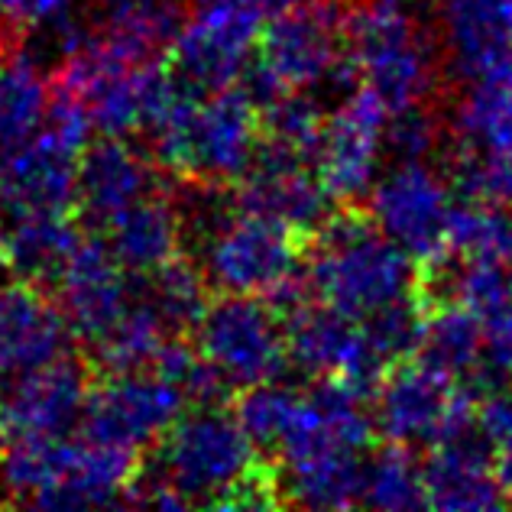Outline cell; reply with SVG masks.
I'll list each match as a JSON object with an SVG mask.
<instances>
[{"label": "cell", "instance_id": "1", "mask_svg": "<svg viewBox=\"0 0 512 512\" xmlns=\"http://www.w3.org/2000/svg\"><path fill=\"white\" fill-rule=\"evenodd\" d=\"M260 470V451L234 412L221 406H188L156 438L153 464L140 461L127 503L156 509H182L192 503L227 506Z\"/></svg>", "mask_w": 512, "mask_h": 512}, {"label": "cell", "instance_id": "2", "mask_svg": "<svg viewBox=\"0 0 512 512\" xmlns=\"http://www.w3.org/2000/svg\"><path fill=\"white\" fill-rule=\"evenodd\" d=\"M308 295L347 318H367L419 289V266L360 205L334 208L308 240Z\"/></svg>", "mask_w": 512, "mask_h": 512}, {"label": "cell", "instance_id": "3", "mask_svg": "<svg viewBox=\"0 0 512 512\" xmlns=\"http://www.w3.org/2000/svg\"><path fill=\"white\" fill-rule=\"evenodd\" d=\"M140 451L88 438H7L0 448V490L10 503L39 509H88L127 503Z\"/></svg>", "mask_w": 512, "mask_h": 512}, {"label": "cell", "instance_id": "4", "mask_svg": "<svg viewBox=\"0 0 512 512\" xmlns=\"http://www.w3.org/2000/svg\"><path fill=\"white\" fill-rule=\"evenodd\" d=\"M153 163L195 185H234L260 150V111L237 85L188 91L146 130Z\"/></svg>", "mask_w": 512, "mask_h": 512}, {"label": "cell", "instance_id": "5", "mask_svg": "<svg viewBox=\"0 0 512 512\" xmlns=\"http://www.w3.org/2000/svg\"><path fill=\"white\" fill-rule=\"evenodd\" d=\"M419 0H360L344 10L357 82L383 101L389 114L425 104L435 88V49L415 17Z\"/></svg>", "mask_w": 512, "mask_h": 512}, {"label": "cell", "instance_id": "6", "mask_svg": "<svg viewBox=\"0 0 512 512\" xmlns=\"http://www.w3.org/2000/svg\"><path fill=\"white\" fill-rule=\"evenodd\" d=\"M308 240L266 214L234 205L218 224L201 234V276L211 292L224 295H269L279 282L299 273V256Z\"/></svg>", "mask_w": 512, "mask_h": 512}, {"label": "cell", "instance_id": "7", "mask_svg": "<svg viewBox=\"0 0 512 512\" xmlns=\"http://www.w3.org/2000/svg\"><path fill=\"white\" fill-rule=\"evenodd\" d=\"M192 331L195 350L231 389L279 380L289 367L282 318L260 295L218 292V299H208Z\"/></svg>", "mask_w": 512, "mask_h": 512}, {"label": "cell", "instance_id": "8", "mask_svg": "<svg viewBox=\"0 0 512 512\" xmlns=\"http://www.w3.org/2000/svg\"><path fill=\"white\" fill-rule=\"evenodd\" d=\"M185 409L188 399L182 389L153 370L104 373L88 386L78 428L88 441L140 451L156 444Z\"/></svg>", "mask_w": 512, "mask_h": 512}, {"label": "cell", "instance_id": "9", "mask_svg": "<svg viewBox=\"0 0 512 512\" xmlns=\"http://www.w3.org/2000/svg\"><path fill=\"white\" fill-rule=\"evenodd\" d=\"M370 221L406 250L419 269H435L448 256L451 185L428 163H396L370 188Z\"/></svg>", "mask_w": 512, "mask_h": 512}, {"label": "cell", "instance_id": "10", "mask_svg": "<svg viewBox=\"0 0 512 512\" xmlns=\"http://www.w3.org/2000/svg\"><path fill=\"white\" fill-rule=\"evenodd\" d=\"M389 111L367 85L347 91L341 107L325 114L315 150V175L338 208L360 205L370 195L386 146Z\"/></svg>", "mask_w": 512, "mask_h": 512}, {"label": "cell", "instance_id": "11", "mask_svg": "<svg viewBox=\"0 0 512 512\" xmlns=\"http://www.w3.org/2000/svg\"><path fill=\"white\" fill-rule=\"evenodd\" d=\"M256 62L282 91L325 88L341 65L344 10L334 0H302L260 30Z\"/></svg>", "mask_w": 512, "mask_h": 512}, {"label": "cell", "instance_id": "12", "mask_svg": "<svg viewBox=\"0 0 512 512\" xmlns=\"http://www.w3.org/2000/svg\"><path fill=\"white\" fill-rule=\"evenodd\" d=\"M286 328V354L308 376H334L347 380L373 396L376 380L383 376V360L367 341V331L357 318H347L315 299L282 318Z\"/></svg>", "mask_w": 512, "mask_h": 512}, {"label": "cell", "instance_id": "13", "mask_svg": "<svg viewBox=\"0 0 512 512\" xmlns=\"http://www.w3.org/2000/svg\"><path fill=\"white\" fill-rule=\"evenodd\" d=\"M91 380V363L72 354L17 373L0 393V438L69 435L82 419Z\"/></svg>", "mask_w": 512, "mask_h": 512}, {"label": "cell", "instance_id": "14", "mask_svg": "<svg viewBox=\"0 0 512 512\" xmlns=\"http://www.w3.org/2000/svg\"><path fill=\"white\" fill-rule=\"evenodd\" d=\"M234 185L237 208L266 214L305 240H312L334 211V201L318 182L315 166L266 140H260L250 169Z\"/></svg>", "mask_w": 512, "mask_h": 512}, {"label": "cell", "instance_id": "15", "mask_svg": "<svg viewBox=\"0 0 512 512\" xmlns=\"http://www.w3.org/2000/svg\"><path fill=\"white\" fill-rule=\"evenodd\" d=\"M82 146L59 127L43 124L23 146L0 156V218L75 211V169Z\"/></svg>", "mask_w": 512, "mask_h": 512}, {"label": "cell", "instance_id": "16", "mask_svg": "<svg viewBox=\"0 0 512 512\" xmlns=\"http://www.w3.org/2000/svg\"><path fill=\"white\" fill-rule=\"evenodd\" d=\"M52 289L72 338L91 347L127 312L133 299V276L114 260L101 237H82Z\"/></svg>", "mask_w": 512, "mask_h": 512}, {"label": "cell", "instance_id": "17", "mask_svg": "<svg viewBox=\"0 0 512 512\" xmlns=\"http://www.w3.org/2000/svg\"><path fill=\"white\" fill-rule=\"evenodd\" d=\"M457 396V383L448 373L431 367L422 357L389 363L373 386V425L376 435L393 444H431Z\"/></svg>", "mask_w": 512, "mask_h": 512}, {"label": "cell", "instance_id": "18", "mask_svg": "<svg viewBox=\"0 0 512 512\" xmlns=\"http://www.w3.org/2000/svg\"><path fill=\"white\" fill-rule=\"evenodd\" d=\"M159 188L153 156L137 150L127 137H101L85 143L75 169V208L85 224L101 227Z\"/></svg>", "mask_w": 512, "mask_h": 512}, {"label": "cell", "instance_id": "19", "mask_svg": "<svg viewBox=\"0 0 512 512\" xmlns=\"http://www.w3.org/2000/svg\"><path fill=\"white\" fill-rule=\"evenodd\" d=\"M72 331L56 295L26 279L0 286V373L17 376L69 354Z\"/></svg>", "mask_w": 512, "mask_h": 512}, {"label": "cell", "instance_id": "20", "mask_svg": "<svg viewBox=\"0 0 512 512\" xmlns=\"http://www.w3.org/2000/svg\"><path fill=\"white\" fill-rule=\"evenodd\" d=\"M256 36L260 30L253 26L195 10L192 20H182L166 49L169 69L198 94L231 88L253 56Z\"/></svg>", "mask_w": 512, "mask_h": 512}, {"label": "cell", "instance_id": "21", "mask_svg": "<svg viewBox=\"0 0 512 512\" xmlns=\"http://www.w3.org/2000/svg\"><path fill=\"white\" fill-rule=\"evenodd\" d=\"M101 240L114 260L127 269L133 279L150 276L166 263L179 260L185 247V221L182 208L169 195L156 188L146 198L133 201L101 227Z\"/></svg>", "mask_w": 512, "mask_h": 512}, {"label": "cell", "instance_id": "22", "mask_svg": "<svg viewBox=\"0 0 512 512\" xmlns=\"http://www.w3.org/2000/svg\"><path fill=\"white\" fill-rule=\"evenodd\" d=\"M454 72L464 82L512 62V0H435Z\"/></svg>", "mask_w": 512, "mask_h": 512}, {"label": "cell", "instance_id": "23", "mask_svg": "<svg viewBox=\"0 0 512 512\" xmlns=\"http://www.w3.org/2000/svg\"><path fill=\"white\" fill-rule=\"evenodd\" d=\"M82 227L72 211L13 214L0 224V266L13 279L52 286L75 247L82 244Z\"/></svg>", "mask_w": 512, "mask_h": 512}, {"label": "cell", "instance_id": "24", "mask_svg": "<svg viewBox=\"0 0 512 512\" xmlns=\"http://www.w3.org/2000/svg\"><path fill=\"white\" fill-rule=\"evenodd\" d=\"M415 357H422L431 367L448 373L454 383H464V389H470V393H487V389H493L490 380L496 373L487 367V357H483L480 321L470 308H464L454 299L428 302L422 344Z\"/></svg>", "mask_w": 512, "mask_h": 512}, {"label": "cell", "instance_id": "25", "mask_svg": "<svg viewBox=\"0 0 512 512\" xmlns=\"http://www.w3.org/2000/svg\"><path fill=\"white\" fill-rule=\"evenodd\" d=\"M52 101L49 75L39 69L23 39L0 49V156L13 153L43 130Z\"/></svg>", "mask_w": 512, "mask_h": 512}, {"label": "cell", "instance_id": "26", "mask_svg": "<svg viewBox=\"0 0 512 512\" xmlns=\"http://www.w3.org/2000/svg\"><path fill=\"white\" fill-rule=\"evenodd\" d=\"M279 500L305 509H350L360 506L363 461L357 451L325 448L282 464L276 477Z\"/></svg>", "mask_w": 512, "mask_h": 512}, {"label": "cell", "instance_id": "27", "mask_svg": "<svg viewBox=\"0 0 512 512\" xmlns=\"http://www.w3.org/2000/svg\"><path fill=\"white\" fill-rule=\"evenodd\" d=\"M457 140L477 153L512 150V62L467 82L454 111Z\"/></svg>", "mask_w": 512, "mask_h": 512}, {"label": "cell", "instance_id": "28", "mask_svg": "<svg viewBox=\"0 0 512 512\" xmlns=\"http://www.w3.org/2000/svg\"><path fill=\"white\" fill-rule=\"evenodd\" d=\"M169 338H182L166 328V321L156 315V308L140 295L133 282V299L127 312L117 318V325L104 334L98 344H91V357H85L94 370L101 373H133L150 370L156 354L163 350Z\"/></svg>", "mask_w": 512, "mask_h": 512}, {"label": "cell", "instance_id": "29", "mask_svg": "<svg viewBox=\"0 0 512 512\" xmlns=\"http://www.w3.org/2000/svg\"><path fill=\"white\" fill-rule=\"evenodd\" d=\"M451 260H496L512 266V211L493 201H464L448 211Z\"/></svg>", "mask_w": 512, "mask_h": 512}, {"label": "cell", "instance_id": "30", "mask_svg": "<svg viewBox=\"0 0 512 512\" xmlns=\"http://www.w3.org/2000/svg\"><path fill=\"white\" fill-rule=\"evenodd\" d=\"M137 289L146 302L156 308V315L166 321V328L172 334H188L195 328V321L205 312V305L211 299L208 279L201 276L198 263L185 260V253L179 260L166 263L163 269H156L150 276L137 279Z\"/></svg>", "mask_w": 512, "mask_h": 512}, {"label": "cell", "instance_id": "31", "mask_svg": "<svg viewBox=\"0 0 512 512\" xmlns=\"http://www.w3.org/2000/svg\"><path fill=\"white\" fill-rule=\"evenodd\" d=\"M360 503L370 509H425V474L406 444H393L363 461V493Z\"/></svg>", "mask_w": 512, "mask_h": 512}, {"label": "cell", "instance_id": "32", "mask_svg": "<svg viewBox=\"0 0 512 512\" xmlns=\"http://www.w3.org/2000/svg\"><path fill=\"white\" fill-rule=\"evenodd\" d=\"M325 127V107L308 91H282L260 111V133L266 143L282 146L315 166V150Z\"/></svg>", "mask_w": 512, "mask_h": 512}, {"label": "cell", "instance_id": "33", "mask_svg": "<svg viewBox=\"0 0 512 512\" xmlns=\"http://www.w3.org/2000/svg\"><path fill=\"white\" fill-rule=\"evenodd\" d=\"M299 396V389L279 386V380L240 389L234 419L247 431L256 451H276L282 431L289 428L292 412L299 406Z\"/></svg>", "mask_w": 512, "mask_h": 512}, {"label": "cell", "instance_id": "34", "mask_svg": "<svg viewBox=\"0 0 512 512\" xmlns=\"http://www.w3.org/2000/svg\"><path fill=\"white\" fill-rule=\"evenodd\" d=\"M451 188L461 201H493L512 211V150L477 153L461 146L451 166Z\"/></svg>", "mask_w": 512, "mask_h": 512}, {"label": "cell", "instance_id": "35", "mask_svg": "<svg viewBox=\"0 0 512 512\" xmlns=\"http://www.w3.org/2000/svg\"><path fill=\"white\" fill-rule=\"evenodd\" d=\"M438 140V117L425 104H412L406 111L389 114L386 120V146L396 163H428Z\"/></svg>", "mask_w": 512, "mask_h": 512}, {"label": "cell", "instance_id": "36", "mask_svg": "<svg viewBox=\"0 0 512 512\" xmlns=\"http://www.w3.org/2000/svg\"><path fill=\"white\" fill-rule=\"evenodd\" d=\"M302 0H192V7L201 13H218V17L237 20L253 30H263V26L279 17V13L292 10Z\"/></svg>", "mask_w": 512, "mask_h": 512}, {"label": "cell", "instance_id": "37", "mask_svg": "<svg viewBox=\"0 0 512 512\" xmlns=\"http://www.w3.org/2000/svg\"><path fill=\"white\" fill-rule=\"evenodd\" d=\"M493 474H496V480H500V487H503L506 500L512 506V438L496 448V454H493Z\"/></svg>", "mask_w": 512, "mask_h": 512}, {"label": "cell", "instance_id": "38", "mask_svg": "<svg viewBox=\"0 0 512 512\" xmlns=\"http://www.w3.org/2000/svg\"><path fill=\"white\" fill-rule=\"evenodd\" d=\"M98 13V20L104 17H114V13H127V10H137V7H146V4H156V0H88Z\"/></svg>", "mask_w": 512, "mask_h": 512}, {"label": "cell", "instance_id": "39", "mask_svg": "<svg viewBox=\"0 0 512 512\" xmlns=\"http://www.w3.org/2000/svg\"><path fill=\"white\" fill-rule=\"evenodd\" d=\"M26 10H30V0H0V20L10 23L13 30H20V23L26 17ZM23 33V30H20Z\"/></svg>", "mask_w": 512, "mask_h": 512}, {"label": "cell", "instance_id": "40", "mask_svg": "<svg viewBox=\"0 0 512 512\" xmlns=\"http://www.w3.org/2000/svg\"><path fill=\"white\" fill-rule=\"evenodd\" d=\"M13 39H23V33H20V30H13L10 23H4V20H0V49H4V46H10Z\"/></svg>", "mask_w": 512, "mask_h": 512}]
</instances>
